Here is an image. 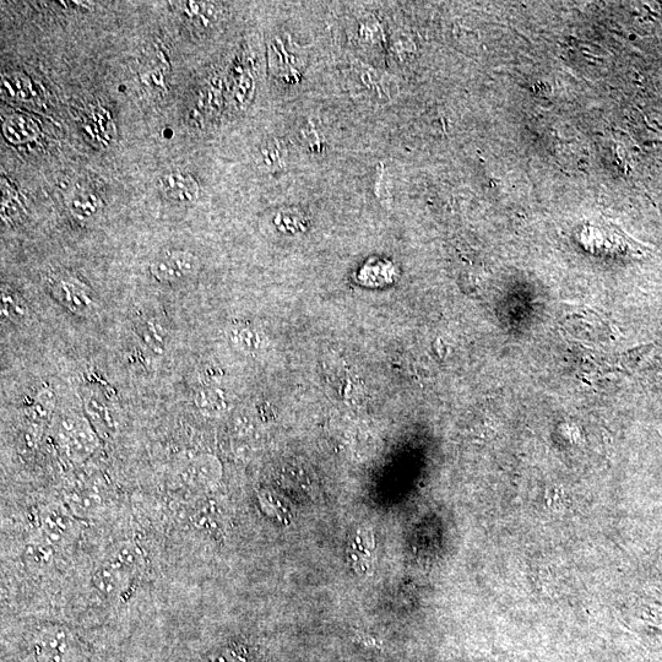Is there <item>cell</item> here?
Here are the masks:
<instances>
[{
	"label": "cell",
	"instance_id": "obj_19",
	"mask_svg": "<svg viewBox=\"0 0 662 662\" xmlns=\"http://www.w3.org/2000/svg\"><path fill=\"white\" fill-rule=\"evenodd\" d=\"M2 313L5 318L19 322L27 316V308L24 302L15 295V293L3 290L2 292Z\"/></svg>",
	"mask_w": 662,
	"mask_h": 662
},
{
	"label": "cell",
	"instance_id": "obj_12",
	"mask_svg": "<svg viewBox=\"0 0 662 662\" xmlns=\"http://www.w3.org/2000/svg\"><path fill=\"white\" fill-rule=\"evenodd\" d=\"M194 403L204 416L209 417L221 416L229 409L225 393L220 388L211 387V385L200 388L195 393Z\"/></svg>",
	"mask_w": 662,
	"mask_h": 662
},
{
	"label": "cell",
	"instance_id": "obj_4",
	"mask_svg": "<svg viewBox=\"0 0 662 662\" xmlns=\"http://www.w3.org/2000/svg\"><path fill=\"white\" fill-rule=\"evenodd\" d=\"M40 528L43 540L50 546H63L74 539L77 522L62 504H51L41 510Z\"/></svg>",
	"mask_w": 662,
	"mask_h": 662
},
{
	"label": "cell",
	"instance_id": "obj_5",
	"mask_svg": "<svg viewBox=\"0 0 662 662\" xmlns=\"http://www.w3.org/2000/svg\"><path fill=\"white\" fill-rule=\"evenodd\" d=\"M52 291L63 306L78 316L88 317L97 309V301L88 286L73 278H62L53 282Z\"/></svg>",
	"mask_w": 662,
	"mask_h": 662
},
{
	"label": "cell",
	"instance_id": "obj_13",
	"mask_svg": "<svg viewBox=\"0 0 662 662\" xmlns=\"http://www.w3.org/2000/svg\"><path fill=\"white\" fill-rule=\"evenodd\" d=\"M101 502V497L94 490H88V488L74 490L67 497L70 512L83 518L94 515L99 510Z\"/></svg>",
	"mask_w": 662,
	"mask_h": 662
},
{
	"label": "cell",
	"instance_id": "obj_11",
	"mask_svg": "<svg viewBox=\"0 0 662 662\" xmlns=\"http://www.w3.org/2000/svg\"><path fill=\"white\" fill-rule=\"evenodd\" d=\"M67 206L75 219L91 222L97 219L102 214L103 205L102 200L96 194L89 191H79L70 194L67 199Z\"/></svg>",
	"mask_w": 662,
	"mask_h": 662
},
{
	"label": "cell",
	"instance_id": "obj_18",
	"mask_svg": "<svg viewBox=\"0 0 662 662\" xmlns=\"http://www.w3.org/2000/svg\"><path fill=\"white\" fill-rule=\"evenodd\" d=\"M139 334L145 344L150 346L156 352L165 350V334L160 324L156 320L149 319L140 325Z\"/></svg>",
	"mask_w": 662,
	"mask_h": 662
},
{
	"label": "cell",
	"instance_id": "obj_22",
	"mask_svg": "<svg viewBox=\"0 0 662 662\" xmlns=\"http://www.w3.org/2000/svg\"><path fill=\"white\" fill-rule=\"evenodd\" d=\"M204 662H242V658L240 655H237L235 651L227 649L210 656V658Z\"/></svg>",
	"mask_w": 662,
	"mask_h": 662
},
{
	"label": "cell",
	"instance_id": "obj_2",
	"mask_svg": "<svg viewBox=\"0 0 662 662\" xmlns=\"http://www.w3.org/2000/svg\"><path fill=\"white\" fill-rule=\"evenodd\" d=\"M58 438L65 454L74 461L89 458L99 446L94 428L78 415H65L59 421Z\"/></svg>",
	"mask_w": 662,
	"mask_h": 662
},
{
	"label": "cell",
	"instance_id": "obj_7",
	"mask_svg": "<svg viewBox=\"0 0 662 662\" xmlns=\"http://www.w3.org/2000/svg\"><path fill=\"white\" fill-rule=\"evenodd\" d=\"M162 194L172 202L179 204H192L199 197L197 179L187 172L171 171L159 179Z\"/></svg>",
	"mask_w": 662,
	"mask_h": 662
},
{
	"label": "cell",
	"instance_id": "obj_21",
	"mask_svg": "<svg viewBox=\"0 0 662 662\" xmlns=\"http://www.w3.org/2000/svg\"><path fill=\"white\" fill-rule=\"evenodd\" d=\"M300 133L302 135V140L305 141V144L309 149L313 151H319L322 149L323 140L319 137V132L316 127L313 126V123H307L305 127H302Z\"/></svg>",
	"mask_w": 662,
	"mask_h": 662
},
{
	"label": "cell",
	"instance_id": "obj_20",
	"mask_svg": "<svg viewBox=\"0 0 662 662\" xmlns=\"http://www.w3.org/2000/svg\"><path fill=\"white\" fill-rule=\"evenodd\" d=\"M3 86L8 92H10V95H13L14 99H29L30 94L29 92L24 91V89L31 90V83L26 78L15 75L13 78H7V80H4Z\"/></svg>",
	"mask_w": 662,
	"mask_h": 662
},
{
	"label": "cell",
	"instance_id": "obj_17",
	"mask_svg": "<svg viewBox=\"0 0 662 662\" xmlns=\"http://www.w3.org/2000/svg\"><path fill=\"white\" fill-rule=\"evenodd\" d=\"M232 343L247 352L259 351L263 346L262 335L253 328L240 327L231 331Z\"/></svg>",
	"mask_w": 662,
	"mask_h": 662
},
{
	"label": "cell",
	"instance_id": "obj_6",
	"mask_svg": "<svg viewBox=\"0 0 662 662\" xmlns=\"http://www.w3.org/2000/svg\"><path fill=\"white\" fill-rule=\"evenodd\" d=\"M271 64L282 80L297 83L301 78L302 70L306 65V58L301 48L291 40L284 41L275 37L270 46Z\"/></svg>",
	"mask_w": 662,
	"mask_h": 662
},
{
	"label": "cell",
	"instance_id": "obj_1",
	"mask_svg": "<svg viewBox=\"0 0 662 662\" xmlns=\"http://www.w3.org/2000/svg\"><path fill=\"white\" fill-rule=\"evenodd\" d=\"M143 567V553L132 542L116 546L97 567L92 584L106 598H115L132 582Z\"/></svg>",
	"mask_w": 662,
	"mask_h": 662
},
{
	"label": "cell",
	"instance_id": "obj_10",
	"mask_svg": "<svg viewBox=\"0 0 662 662\" xmlns=\"http://www.w3.org/2000/svg\"><path fill=\"white\" fill-rule=\"evenodd\" d=\"M255 165L262 172L273 173L282 170L289 161V150L280 139L264 140L254 154Z\"/></svg>",
	"mask_w": 662,
	"mask_h": 662
},
{
	"label": "cell",
	"instance_id": "obj_8",
	"mask_svg": "<svg viewBox=\"0 0 662 662\" xmlns=\"http://www.w3.org/2000/svg\"><path fill=\"white\" fill-rule=\"evenodd\" d=\"M358 78H360L363 88L378 101H392L398 95L399 88L393 78L379 73L378 70L368 67L367 64L357 62L355 67Z\"/></svg>",
	"mask_w": 662,
	"mask_h": 662
},
{
	"label": "cell",
	"instance_id": "obj_16",
	"mask_svg": "<svg viewBox=\"0 0 662 662\" xmlns=\"http://www.w3.org/2000/svg\"><path fill=\"white\" fill-rule=\"evenodd\" d=\"M183 5L184 15L195 25L210 26L219 19V9L215 7V4L188 2Z\"/></svg>",
	"mask_w": 662,
	"mask_h": 662
},
{
	"label": "cell",
	"instance_id": "obj_14",
	"mask_svg": "<svg viewBox=\"0 0 662 662\" xmlns=\"http://www.w3.org/2000/svg\"><path fill=\"white\" fill-rule=\"evenodd\" d=\"M56 406V395L50 388H43L37 393L32 404L27 408V417H29L34 427L42 425L50 420L52 412Z\"/></svg>",
	"mask_w": 662,
	"mask_h": 662
},
{
	"label": "cell",
	"instance_id": "obj_3",
	"mask_svg": "<svg viewBox=\"0 0 662 662\" xmlns=\"http://www.w3.org/2000/svg\"><path fill=\"white\" fill-rule=\"evenodd\" d=\"M197 257L187 251H168L157 255L150 264V273L154 279L165 284H176L192 279L197 274Z\"/></svg>",
	"mask_w": 662,
	"mask_h": 662
},
{
	"label": "cell",
	"instance_id": "obj_15",
	"mask_svg": "<svg viewBox=\"0 0 662 662\" xmlns=\"http://www.w3.org/2000/svg\"><path fill=\"white\" fill-rule=\"evenodd\" d=\"M86 410H88L91 419L94 420L96 427L102 430L112 432L115 430V420H113V410L106 404L105 396L91 394L86 399Z\"/></svg>",
	"mask_w": 662,
	"mask_h": 662
},
{
	"label": "cell",
	"instance_id": "obj_9",
	"mask_svg": "<svg viewBox=\"0 0 662 662\" xmlns=\"http://www.w3.org/2000/svg\"><path fill=\"white\" fill-rule=\"evenodd\" d=\"M220 476V464L214 457L203 455L194 459L181 472V479L189 487L213 485Z\"/></svg>",
	"mask_w": 662,
	"mask_h": 662
}]
</instances>
